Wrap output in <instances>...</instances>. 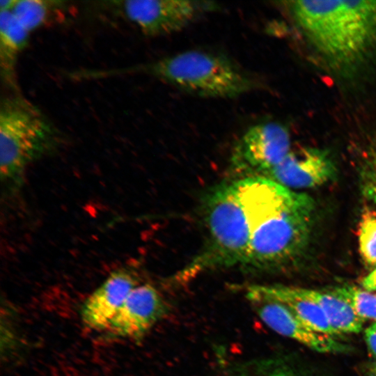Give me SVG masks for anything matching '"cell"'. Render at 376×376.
Wrapping results in <instances>:
<instances>
[{
  "instance_id": "cell-4",
  "label": "cell",
  "mask_w": 376,
  "mask_h": 376,
  "mask_svg": "<svg viewBox=\"0 0 376 376\" xmlns=\"http://www.w3.org/2000/svg\"><path fill=\"white\" fill-rule=\"evenodd\" d=\"M315 206L311 196L292 190L253 229L243 266L270 269L299 256L310 238Z\"/></svg>"
},
{
  "instance_id": "cell-11",
  "label": "cell",
  "mask_w": 376,
  "mask_h": 376,
  "mask_svg": "<svg viewBox=\"0 0 376 376\" xmlns=\"http://www.w3.org/2000/svg\"><path fill=\"white\" fill-rule=\"evenodd\" d=\"M136 285L128 272L111 273L84 301L81 318L84 324L93 330L106 331Z\"/></svg>"
},
{
  "instance_id": "cell-3",
  "label": "cell",
  "mask_w": 376,
  "mask_h": 376,
  "mask_svg": "<svg viewBox=\"0 0 376 376\" xmlns=\"http://www.w3.org/2000/svg\"><path fill=\"white\" fill-rule=\"evenodd\" d=\"M111 72H145L180 90L205 97H235L258 85L229 58L200 50H187L150 63Z\"/></svg>"
},
{
  "instance_id": "cell-1",
  "label": "cell",
  "mask_w": 376,
  "mask_h": 376,
  "mask_svg": "<svg viewBox=\"0 0 376 376\" xmlns=\"http://www.w3.org/2000/svg\"><path fill=\"white\" fill-rule=\"evenodd\" d=\"M288 6L307 40L334 66L354 65L376 46V1H293Z\"/></svg>"
},
{
  "instance_id": "cell-8",
  "label": "cell",
  "mask_w": 376,
  "mask_h": 376,
  "mask_svg": "<svg viewBox=\"0 0 376 376\" xmlns=\"http://www.w3.org/2000/svg\"><path fill=\"white\" fill-rule=\"evenodd\" d=\"M336 175V168L327 152L304 147L291 150L279 164L260 177L292 190L319 187L332 180Z\"/></svg>"
},
{
  "instance_id": "cell-12",
  "label": "cell",
  "mask_w": 376,
  "mask_h": 376,
  "mask_svg": "<svg viewBox=\"0 0 376 376\" xmlns=\"http://www.w3.org/2000/svg\"><path fill=\"white\" fill-rule=\"evenodd\" d=\"M29 33L10 11H1V77L6 84L11 87H16L15 68L17 57L27 46Z\"/></svg>"
},
{
  "instance_id": "cell-6",
  "label": "cell",
  "mask_w": 376,
  "mask_h": 376,
  "mask_svg": "<svg viewBox=\"0 0 376 376\" xmlns=\"http://www.w3.org/2000/svg\"><path fill=\"white\" fill-rule=\"evenodd\" d=\"M290 132L282 124H256L241 136L235 145L230 168L242 178L262 176L279 164L291 151Z\"/></svg>"
},
{
  "instance_id": "cell-15",
  "label": "cell",
  "mask_w": 376,
  "mask_h": 376,
  "mask_svg": "<svg viewBox=\"0 0 376 376\" xmlns=\"http://www.w3.org/2000/svg\"><path fill=\"white\" fill-rule=\"evenodd\" d=\"M330 292L345 301L363 321L376 322V294L349 285L336 287Z\"/></svg>"
},
{
  "instance_id": "cell-16",
  "label": "cell",
  "mask_w": 376,
  "mask_h": 376,
  "mask_svg": "<svg viewBox=\"0 0 376 376\" xmlns=\"http://www.w3.org/2000/svg\"><path fill=\"white\" fill-rule=\"evenodd\" d=\"M361 256L369 266L376 267V210L365 208L361 215L358 229Z\"/></svg>"
},
{
  "instance_id": "cell-22",
  "label": "cell",
  "mask_w": 376,
  "mask_h": 376,
  "mask_svg": "<svg viewBox=\"0 0 376 376\" xmlns=\"http://www.w3.org/2000/svg\"><path fill=\"white\" fill-rule=\"evenodd\" d=\"M17 0H1L0 11H10Z\"/></svg>"
},
{
  "instance_id": "cell-20",
  "label": "cell",
  "mask_w": 376,
  "mask_h": 376,
  "mask_svg": "<svg viewBox=\"0 0 376 376\" xmlns=\"http://www.w3.org/2000/svg\"><path fill=\"white\" fill-rule=\"evenodd\" d=\"M361 285L366 290L370 292L376 290V267L363 279Z\"/></svg>"
},
{
  "instance_id": "cell-17",
  "label": "cell",
  "mask_w": 376,
  "mask_h": 376,
  "mask_svg": "<svg viewBox=\"0 0 376 376\" xmlns=\"http://www.w3.org/2000/svg\"><path fill=\"white\" fill-rule=\"evenodd\" d=\"M362 189L363 195L376 203V170L366 168L363 173Z\"/></svg>"
},
{
  "instance_id": "cell-5",
  "label": "cell",
  "mask_w": 376,
  "mask_h": 376,
  "mask_svg": "<svg viewBox=\"0 0 376 376\" xmlns=\"http://www.w3.org/2000/svg\"><path fill=\"white\" fill-rule=\"evenodd\" d=\"M58 133L55 127L31 102L20 95L0 104V172L7 185H16L26 166L49 150Z\"/></svg>"
},
{
  "instance_id": "cell-7",
  "label": "cell",
  "mask_w": 376,
  "mask_h": 376,
  "mask_svg": "<svg viewBox=\"0 0 376 376\" xmlns=\"http://www.w3.org/2000/svg\"><path fill=\"white\" fill-rule=\"evenodd\" d=\"M109 3L149 36L179 31L212 7L206 2L189 0H125Z\"/></svg>"
},
{
  "instance_id": "cell-2",
  "label": "cell",
  "mask_w": 376,
  "mask_h": 376,
  "mask_svg": "<svg viewBox=\"0 0 376 376\" xmlns=\"http://www.w3.org/2000/svg\"><path fill=\"white\" fill-rule=\"evenodd\" d=\"M204 219L206 243L177 276L179 280L189 281L207 270L244 264L251 232L239 179L210 191L204 201Z\"/></svg>"
},
{
  "instance_id": "cell-23",
  "label": "cell",
  "mask_w": 376,
  "mask_h": 376,
  "mask_svg": "<svg viewBox=\"0 0 376 376\" xmlns=\"http://www.w3.org/2000/svg\"><path fill=\"white\" fill-rule=\"evenodd\" d=\"M368 373L370 376H376V363L370 366Z\"/></svg>"
},
{
  "instance_id": "cell-18",
  "label": "cell",
  "mask_w": 376,
  "mask_h": 376,
  "mask_svg": "<svg viewBox=\"0 0 376 376\" xmlns=\"http://www.w3.org/2000/svg\"><path fill=\"white\" fill-rule=\"evenodd\" d=\"M237 376H253L247 375H239ZM256 376H312L306 373H303L301 371L289 367H281L267 371L266 373Z\"/></svg>"
},
{
  "instance_id": "cell-9",
  "label": "cell",
  "mask_w": 376,
  "mask_h": 376,
  "mask_svg": "<svg viewBox=\"0 0 376 376\" xmlns=\"http://www.w3.org/2000/svg\"><path fill=\"white\" fill-rule=\"evenodd\" d=\"M167 312L166 303L155 287L137 285L106 331L112 337L141 340Z\"/></svg>"
},
{
  "instance_id": "cell-13",
  "label": "cell",
  "mask_w": 376,
  "mask_h": 376,
  "mask_svg": "<svg viewBox=\"0 0 376 376\" xmlns=\"http://www.w3.org/2000/svg\"><path fill=\"white\" fill-rule=\"evenodd\" d=\"M300 296L315 302L321 308L331 327L339 334L359 333L363 329V320L341 298L330 292L294 287Z\"/></svg>"
},
{
  "instance_id": "cell-19",
  "label": "cell",
  "mask_w": 376,
  "mask_h": 376,
  "mask_svg": "<svg viewBox=\"0 0 376 376\" xmlns=\"http://www.w3.org/2000/svg\"><path fill=\"white\" fill-rule=\"evenodd\" d=\"M364 336L369 352L376 357V322L366 329Z\"/></svg>"
},
{
  "instance_id": "cell-14",
  "label": "cell",
  "mask_w": 376,
  "mask_h": 376,
  "mask_svg": "<svg viewBox=\"0 0 376 376\" xmlns=\"http://www.w3.org/2000/svg\"><path fill=\"white\" fill-rule=\"evenodd\" d=\"M65 2L49 0H17L10 12L29 32L44 26L57 17Z\"/></svg>"
},
{
  "instance_id": "cell-21",
  "label": "cell",
  "mask_w": 376,
  "mask_h": 376,
  "mask_svg": "<svg viewBox=\"0 0 376 376\" xmlns=\"http://www.w3.org/2000/svg\"><path fill=\"white\" fill-rule=\"evenodd\" d=\"M367 157L368 166L366 168L376 170V138L369 146Z\"/></svg>"
},
{
  "instance_id": "cell-10",
  "label": "cell",
  "mask_w": 376,
  "mask_h": 376,
  "mask_svg": "<svg viewBox=\"0 0 376 376\" xmlns=\"http://www.w3.org/2000/svg\"><path fill=\"white\" fill-rule=\"evenodd\" d=\"M246 299L260 320L277 334L321 353H340L349 350L347 345L337 340L334 336L308 327L283 304L259 297Z\"/></svg>"
}]
</instances>
